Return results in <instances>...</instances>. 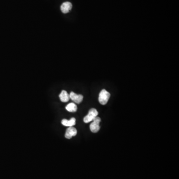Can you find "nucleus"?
Instances as JSON below:
<instances>
[{"mask_svg": "<svg viewBox=\"0 0 179 179\" xmlns=\"http://www.w3.org/2000/svg\"><path fill=\"white\" fill-rule=\"evenodd\" d=\"M111 94L105 89L102 90L99 94V101L101 105H105L107 103Z\"/></svg>", "mask_w": 179, "mask_h": 179, "instance_id": "nucleus-1", "label": "nucleus"}, {"mask_svg": "<svg viewBox=\"0 0 179 179\" xmlns=\"http://www.w3.org/2000/svg\"><path fill=\"white\" fill-rule=\"evenodd\" d=\"M98 112L96 109L92 108L90 109L88 114L84 118V122L86 124L90 123L91 121H93L95 118L97 117Z\"/></svg>", "mask_w": 179, "mask_h": 179, "instance_id": "nucleus-2", "label": "nucleus"}, {"mask_svg": "<svg viewBox=\"0 0 179 179\" xmlns=\"http://www.w3.org/2000/svg\"><path fill=\"white\" fill-rule=\"evenodd\" d=\"M93 121V123H92L90 125V129L92 132L97 133L100 129V123H101V119L99 117H97Z\"/></svg>", "mask_w": 179, "mask_h": 179, "instance_id": "nucleus-3", "label": "nucleus"}, {"mask_svg": "<svg viewBox=\"0 0 179 179\" xmlns=\"http://www.w3.org/2000/svg\"><path fill=\"white\" fill-rule=\"evenodd\" d=\"M77 134V130L73 126L69 127L66 130L65 136L67 139H71L73 136H76Z\"/></svg>", "mask_w": 179, "mask_h": 179, "instance_id": "nucleus-4", "label": "nucleus"}, {"mask_svg": "<svg viewBox=\"0 0 179 179\" xmlns=\"http://www.w3.org/2000/svg\"><path fill=\"white\" fill-rule=\"evenodd\" d=\"M69 96H70V99L74 101L75 103H81L83 100V96L82 95H78L73 92L70 93Z\"/></svg>", "mask_w": 179, "mask_h": 179, "instance_id": "nucleus-5", "label": "nucleus"}, {"mask_svg": "<svg viewBox=\"0 0 179 179\" xmlns=\"http://www.w3.org/2000/svg\"><path fill=\"white\" fill-rule=\"evenodd\" d=\"M72 8V5L71 3L69 2H66L62 4L61 6V11L64 13H67L71 11Z\"/></svg>", "mask_w": 179, "mask_h": 179, "instance_id": "nucleus-6", "label": "nucleus"}, {"mask_svg": "<svg viewBox=\"0 0 179 179\" xmlns=\"http://www.w3.org/2000/svg\"><path fill=\"white\" fill-rule=\"evenodd\" d=\"M59 97H60V101H61L62 102H68L70 100L69 95L65 90L62 91L61 93H60L59 95Z\"/></svg>", "mask_w": 179, "mask_h": 179, "instance_id": "nucleus-7", "label": "nucleus"}, {"mask_svg": "<svg viewBox=\"0 0 179 179\" xmlns=\"http://www.w3.org/2000/svg\"><path fill=\"white\" fill-rule=\"evenodd\" d=\"M62 124L64 126L71 127L75 125L76 124V119L75 118H71L70 120H68L67 119H63L62 120Z\"/></svg>", "mask_w": 179, "mask_h": 179, "instance_id": "nucleus-8", "label": "nucleus"}, {"mask_svg": "<svg viewBox=\"0 0 179 179\" xmlns=\"http://www.w3.org/2000/svg\"><path fill=\"white\" fill-rule=\"evenodd\" d=\"M66 109L69 112H76L77 110V107L76 104L71 103L66 106Z\"/></svg>", "mask_w": 179, "mask_h": 179, "instance_id": "nucleus-9", "label": "nucleus"}]
</instances>
